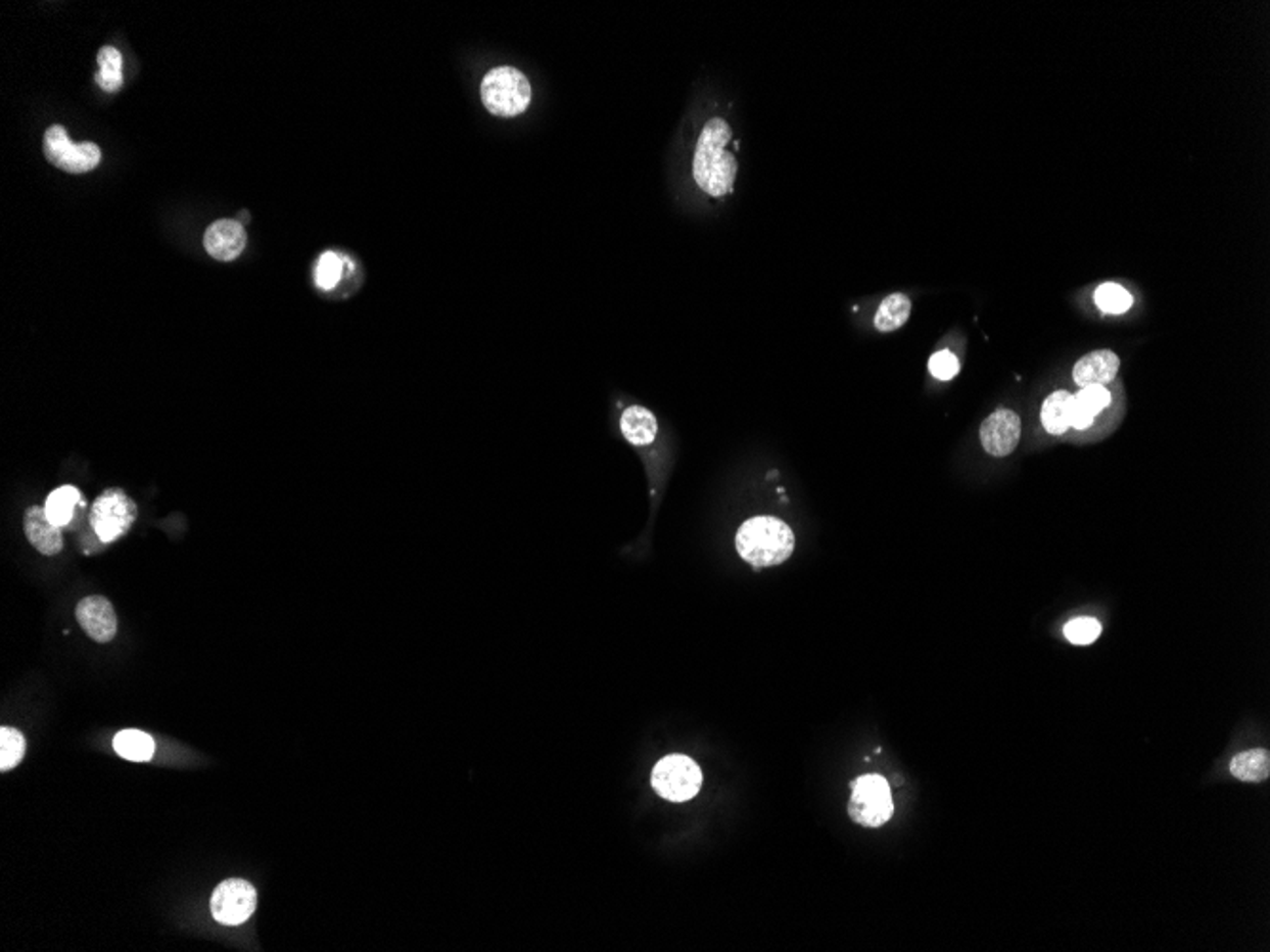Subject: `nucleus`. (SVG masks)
Listing matches in <instances>:
<instances>
[{"instance_id": "1", "label": "nucleus", "mask_w": 1270, "mask_h": 952, "mask_svg": "<svg viewBox=\"0 0 1270 952\" xmlns=\"http://www.w3.org/2000/svg\"><path fill=\"white\" fill-rule=\"evenodd\" d=\"M731 137V126L723 118H711L698 137L693 176L698 187L715 198L731 194L735 187L737 160L726 150Z\"/></svg>"}, {"instance_id": "2", "label": "nucleus", "mask_w": 1270, "mask_h": 952, "mask_svg": "<svg viewBox=\"0 0 1270 952\" xmlns=\"http://www.w3.org/2000/svg\"><path fill=\"white\" fill-rule=\"evenodd\" d=\"M793 548L795 536L790 525L777 517H753L737 532V552L755 569L782 565L792 558Z\"/></svg>"}, {"instance_id": "3", "label": "nucleus", "mask_w": 1270, "mask_h": 952, "mask_svg": "<svg viewBox=\"0 0 1270 952\" xmlns=\"http://www.w3.org/2000/svg\"><path fill=\"white\" fill-rule=\"evenodd\" d=\"M481 99L495 116H518L531 103V84L514 67H495L481 81Z\"/></svg>"}, {"instance_id": "4", "label": "nucleus", "mask_w": 1270, "mask_h": 952, "mask_svg": "<svg viewBox=\"0 0 1270 952\" xmlns=\"http://www.w3.org/2000/svg\"><path fill=\"white\" fill-rule=\"evenodd\" d=\"M894 812L890 786L883 775H861L852 783L848 816L863 827L885 825Z\"/></svg>"}, {"instance_id": "5", "label": "nucleus", "mask_w": 1270, "mask_h": 952, "mask_svg": "<svg viewBox=\"0 0 1270 952\" xmlns=\"http://www.w3.org/2000/svg\"><path fill=\"white\" fill-rule=\"evenodd\" d=\"M651 783L662 799L685 803L697 797L702 788V770L685 755H669L656 764Z\"/></svg>"}, {"instance_id": "6", "label": "nucleus", "mask_w": 1270, "mask_h": 952, "mask_svg": "<svg viewBox=\"0 0 1270 952\" xmlns=\"http://www.w3.org/2000/svg\"><path fill=\"white\" fill-rule=\"evenodd\" d=\"M137 517L134 501L124 490H107L92 506L90 523L101 542H114L132 529Z\"/></svg>"}, {"instance_id": "7", "label": "nucleus", "mask_w": 1270, "mask_h": 952, "mask_svg": "<svg viewBox=\"0 0 1270 952\" xmlns=\"http://www.w3.org/2000/svg\"><path fill=\"white\" fill-rule=\"evenodd\" d=\"M44 152L50 163L67 174H86L101 160V150L94 143H70L63 126H52L44 137Z\"/></svg>"}, {"instance_id": "8", "label": "nucleus", "mask_w": 1270, "mask_h": 952, "mask_svg": "<svg viewBox=\"0 0 1270 952\" xmlns=\"http://www.w3.org/2000/svg\"><path fill=\"white\" fill-rule=\"evenodd\" d=\"M257 909V892L242 878H229L211 896V914L219 924L240 925Z\"/></svg>"}, {"instance_id": "9", "label": "nucleus", "mask_w": 1270, "mask_h": 952, "mask_svg": "<svg viewBox=\"0 0 1270 952\" xmlns=\"http://www.w3.org/2000/svg\"><path fill=\"white\" fill-rule=\"evenodd\" d=\"M1022 436V421L1020 417L1008 411V409H998L991 417L985 419L982 428H980V439L984 449L993 455V457H1008L1010 453L1016 450Z\"/></svg>"}, {"instance_id": "10", "label": "nucleus", "mask_w": 1270, "mask_h": 952, "mask_svg": "<svg viewBox=\"0 0 1270 952\" xmlns=\"http://www.w3.org/2000/svg\"><path fill=\"white\" fill-rule=\"evenodd\" d=\"M77 620L88 637L97 642H109L116 635V614L109 599L101 596L86 598L77 605Z\"/></svg>"}, {"instance_id": "11", "label": "nucleus", "mask_w": 1270, "mask_h": 952, "mask_svg": "<svg viewBox=\"0 0 1270 952\" xmlns=\"http://www.w3.org/2000/svg\"><path fill=\"white\" fill-rule=\"evenodd\" d=\"M205 251L218 260H234L246 247V231L233 219H221L204 234Z\"/></svg>"}, {"instance_id": "12", "label": "nucleus", "mask_w": 1270, "mask_h": 952, "mask_svg": "<svg viewBox=\"0 0 1270 952\" xmlns=\"http://www.w3.org/2000/svg\"><path fill=\"white\" fill-rule=\"evenodd\" d=\"M1119 355L1111 350H1095L1082 355L1073 369V377L1082 388L1107 386L1119 373Z\"/></svg>"}, {"instance_id": "13", "label": "nucleus", "mask_w": 1270, "mask_h": 952, "mask_svg": "<svg viewBox=\"0 0 1270 952\" xmlns=\"http://www.w3.org/2000/svg\"><path fill=\"white\" fill-rule=\"evenodd\" d=\"M23 531L28 534L29 542L44 556H57L63 550L61 531L48 519L44 508H29L23 519Z\"/></svg>"}, {"instance_id": "14", "label": "nucleus", "mask_w": 1270, "mask_h": 952, "mask_svg": "<svg viewBox=\"0 0 1270 952\" xmlns=\"http://www.w3.org/2000/svg\"><path fill=\"white\" fill-rule=\"evenodd\" d=\"M620 432L633 447L653 445L658 437L655 413L643 406H629L620 415Z\"/></svg>"}, {"instance_id": "15", "label": "nucleus", "mask_w": 1270, "mask_h": 952, "mask_svg": "<svg viewBox=\"0 0 1270 952\" xmlns=\"http://www.w3.org/2000/svg\"><path fill=\"white\" fill-rule=\"evenodd\" d=\"M1109 403H1111V392L1107 390L1106 386L1080 388L1079 394L1073 395L1069 426H1073L1077 430L1090 428L1093 417H1097Z\"/></svg>"}, {"instance_id": "16", "label": "nucleus", "mask_w": 1270, "mask_h": 952, "mask_svg": "<svg viewBox=\"0 0 1270 952\" xmlns=\"http://www.w3.org/2000/svg\"><path fill=\"white\" fill-rule=\"evenodd\" d=\"M1230 774L1240 781L1259 783L1270 774V755L1265 749H1252L1238 753L1229 766Z\"/></svg>"}, {"instance_id": "17", "label": "nucleus", "mask_w": 1270, "mask_h": 952, "mask_svg": "<svg viewBox=\"0 0 1270 952\" xmlns=\"http://www.w3.org/2000/svg\"><path fill=\"white\" fill-rule=\"evenodd\" d=\"M1071 403H1073V394H1069L1066 390H1057L1044 399L1040 419L1046 432H1050L1053 436L1066 434L1069 428Z\"/></svg>"}, {"instance_id": "18", "label": "nucleus", "mask_w": 1270, "mask_h": 952, "mask_svg": "<svg viewBox=\"0 0 1270 952\" xmlns=\"http://www.w3.org/2000/svg\"><path fill=\"white\" fill-rule=\"evenodd\" d=\"M81 503H83L81 490L73 487V485H65V487H59L54 492H50V496L46 498L44 510H46V516L54 525L65 527V525L70 523V519L75 516V510H77V506Z\"/></svg>"}, {"instance_id": "19", "label": "nucleus", "mask_w": 1270, "mask_h": 952, "mask_svg": "<svg viewBox=\"0 0 1270 952\" xmlns=\"http://www.w3.org/2000/svg\"><path fill=\"white\" fill-rule=\"evenodd\" d=\"M911 314V300L903 293H894L888 295L887 299L881 302L877 316H875V327L883 333L896 331L900 327L905 326V322L909 320Z\"/></svg>"}, {"instance_id": "20", "label": "nucleus", "mask_w": 1270, "mask_h": 952, "mask_svg": "<svg viewBox=\"0 0 1270 952\" xmlns=\"http://www.w3.org/2000/svg\"><path fill=\"white\" fill-rule=\"evenodd\" d=\"M114 751L126 761H151L154 755V740L141 730H123L114 735Z\"/></svg>"}, {"instance_id": "21", "label": "nucleus", "mask_w": 1270, "mask_h": 952, "mask_svg": "<svg viewBox=\"0 0 1270 952\" xmlns=\"http://www.w3.org/2000/svg\"><path fill=\"white\" fill-rule=\"evenodd\" d=\"M97 63H99V73L96 75V81L105 92H116L123 86V55L112 48L105 46L99 50L97 54Z\"/></svg>"}, {"instance_id": "22", "label": "nucleus", "mask_w": 1270, "mask_h": 952, "mask_svg": "<svg viewBox=\"0 0 1270 952\" xmlns=\"http://www.w3.org/2000/svg\"><path fill=\"white\" fill-rule=\"evenodd\" d=\"M344 258L335 253V251H326L322 253L315 269V282L318 289L322 291H333L335 287L341 284L342 273H344Z\"/></svg>"}, {"instance_id": "23", "label": "nucleus", "mask_w": 1270, "mask_h": 952, "mask_svg": "<svg viewBox=\"0 0 1270 952\" xmlns=\"http://www.w3.org/2000/svg\"><path fill=\"white\" fill-rule=\"evenodd\" d=\"M26 757V737L10 726L0 730V770L8 772Z\"/></svg>"}, {"instance_id": "24", "label": "nucleus", "mask_w": 1270, "mask_h": 952, "mask_svg": "<svg viewBox=\"0 0 1270 952\" xmlns=\"http://www.w3.org/2000/svg\"><path fill=\"white\" fill-rule=\"evenodd\" d=\"M1095 304L1106 314H1124L1132 306V295L1119 284H1103L1095 289Z\"/></svg>"}, {"instance_id": "25", "label": "nucleus", "mask_w": 1270, "mask_h": 952, "mask_svg": "<svg viewBox=\"0 0 1270 952\" xmlns=\"http://www.w3.org/2000/svg\"><path fill=\"white\" fill-rule=\"evenodd\" d=\"M1099 633H1101V624L1095 618H1088V616L1075 618V620L1067 622L1066 627H1064L1066 639L1069 642H1073V645H1080V647L1092 645L1093 640L1099 637Z\"/></svg>"}, {"instance_id": "26", "label": "nucleus", "mask_w": 1270, "mask_h": 952, "mask_svg": "<svg viewBox=\"0 0 1270 952\" xmlns=\"http://www.w3.org/2000/svg\"><path fill=\"white\" fill-rule=\"evenodd\" d=\"M929 369L932 377H936L938 381H951L958 375L960 364L953 352L940 350L930 358Z\"/></svg>"}, {"instance_id": "27", "label": "nucleus", "mask_w": 1270, "mask_h": 952, "mask_svg": "<svg viewBox=\"0 0 1270 952\" xmlns=\"http://www.w3.org/2000/svg\"><path fill=\"white\" fill-rule=\"evenodd\" d=\"M242 221H244V223H247V221H249V216H247L246 211L242 213Z\"/></svg>"}]
</instances>
